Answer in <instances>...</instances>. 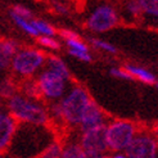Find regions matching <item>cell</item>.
Here are the masks:
<instances>
[{"instance_id": "9", "label": "cell", "mask_w": 158, "mask_h": 158, "mask_svg": "<svg viewBox=\"0 0 158 158\" xmlns=\"http://www.w3.org/2000/svg\"><path fill=\"white\" fill-rule=\"evenodd\" d=\"M59 36L63 39L67 52L71 57H73L81 62H91L93 54L90 52V46L80 37L76 31L63 28L59 31Z\"/></svg>"}, {"instance_id": "18", "label": "cell", "mask_w": 158, "mask_h": 158, "mask_svg": "<svg viewBox=\"0 0 158 158\" xmlns=\"http://www.w3.org/2000/svg\"><path fill=\"white\" fill-rule=\"evenodd\" d=\"M9 17L10 19L13 21V23L15 26H17L18 28H21L23 32H25L26 35L28 36H32V37H39L36 30L34 27V23H32V19H26V18H22V17H18V15H15L14 13H12L9 10Z\"/></svg>"}, {"instance_id": "4", "label": "cell", "mask_w": 158, "mask_h": 158, "mask_svg": "<svg viewBox=\"0 0 158 158\" xmlns=\"http://www.w3.org/2000/svg\"><path fill=\"white\" fill-rule=\"evenodd\" d=\"M139 132L138 126L129 120H112L106 125L108 152H125Z\"/></svg>"}, {"instance_id": "10", "label": "cell", "mask_w": 158, "mask_h": 158, "mask_svg": "<svg viewBox=\"0 0 158 158\" xmlns=\"http://www.w3.org/2000/svg\"><path fill=\"white\" fill-rule=\"evenodd\" d=\"M17 129V121L6 112V109L0 108V152L2 153H4L12 145Z\"/></svg>"}, {"instance_id": "24", "label": "cell", "mask_w": 158, "mask_h": 158, "mask_svg": "<svg viewBox=\"0 0 158 158\" xmlns=\"http://www.w3.org/2000/svg\"><path fill=\"white\" fill-rule=\"evenodd\" d=\"M143 14L158 19V0H140Z\"/></svg>"}, {"instance_id": "2", "label": "cell", "mask_w": 158, "mask_h": 158, "mask_svg": "<svg viewBox=\"0 0 158 158\" xmlns=\"http://www.w3.org/2000/svg\"><path fill=\"white\" fill-rule=\"evenodd\" d=\"M91 100L93 99L89 91L84 86H71L64 97L58 102L63 125H67L69 127H78L81 118Z\"/></svg>"}, {"instance_id": "23", "label": "cell", "mask_w": 158, "mask_h": 158, "mask_svg": "<svg viewBox=\"0 0 158 158\" xmlns=\"http://www.w3.org/2000/svg\"><path fill=\"white\" fill-rule=\"evenodd\" d=\"M37 43L41 46L43 49H48V50H59L62 48V44L57 37H52V36H39L37 37Z\"/></svg>"}, {"instance_id": "13", "label": "cell", "mask_w": 158, "mask_h": 158, "mask_svg": "<svg viewBox=\"0 0 158 158\" xmlns=\"http://www.w3.org/2000/svg\"><path fill=\"white\" fill-rule=\"evenodd\" d=\"M123 68L130 73L132 80H138V81H141V82L148 84V85H152V84L157 82V76L151 69H148L143 66L135 64V63H125Z\"/></svg>"}, {"instance_id": "20", "label": "cell", "mask_w": 158, "mask_h": 158, "mask_svg": "<svg viewBox=\"0 0 158 158\" xmlns=\"http://www.w3.org/2000/svg\"><path fill=\"white\" fill-rule=\"evenodd\" d=\"M60 154H62V144L59 141H52L35 158H60Z\"/></svg>"}, {"instance_id": "5", "label": "cell", "mask_w": 158, "mask_h": 158, "mask_svg": "<svg viewBox=\"0 0 158 158\" xmlns=\"http://www.w3.org/2000/svg\"><path fill=\"white\" fill-rule=\"evenodd\" d=\"M120 21H121V14L114 5L99 4L86 17L85 26L91 32L102 34L118 26Z\"/></svg>"}, {"instance_id": "29", "label": "cell", "mask_w": 158, "mask_h": 158, "mask_svg": "<svg viewBox=\"0 0 158 158\" xmlns=\"http://www.w3.org/2000/svg\"><path fill=\"white\" fill-rule=\"evenodd\" d=\"M86 158H110V154L106 153V154H99V156H90V157H86Z\"/></svg>"}, {"instance_id": "17", "label": "cell", "mask_w": 158, "mask_h": 158, "mask_svg": "<svg viewBox=\"0 0 158 158\" xmlns=\"http://www.w3.org/2000/svg\"><path fill=\"white\" fill-rule=\"evenodd\" d=\"M82 148L80 147L77 140H68L62 144V154L60 158H86Z\"/></svg>"}, {"instance_id": "31", "label": "cell", "mask_w": 158, "mask_h": 158, "mask_svg": "<svg viewBox=\"0 0 158 158\" xmlns=\"http://www.w3.org/2000/svg\"><path fill=\"white\" fill-rule=\"evenodd\" d=\"M0 158H5V156H4V153H2V152H0Z\"/></svg>"}, {"instance_id": "12", "label": "cell", "mask_w": 158, "mask_h": 158, "mask_svg": "<svg viewBox=\"0 0 158 158\" xmlns=\"http://www.w3.org/2000/svg\"><path fill=\"white\" fill-rule=\"evenodd\" d=\"M19 49L21 45L14 39H2L0 40V72H4L10 68L12 59Z\"/></svg>"}, {"instance_id": "25", "label": "cell", "mask_w": 158, "mask_h": 158, "mask_svg": "<svg viewBox=\"0 0 158 158\" xmlns=\"http://www.w3.org/2000/svg\"><path fill=\"white\" fill-rule=\"evenodd\" d=\"M9 10L12 13H14L15 15H18V17L26 18V19H34L32 10H31L28 6L23 5V4H14L12 8H9Z\"/></svg>"}, {"instance_id": "1", "label": "cell", "mask_w": 158, "mask_h": 158, "mask_svg": "<svg viewBox=\"0 0 158 158\" xmlns=\"http://www.w3.org/2000/svg\"><path fill=\"white\" fill-rule=\"evenodd\" d=\"M5 109L15 121L23 125L45 126L49 122V112L41 100L30 99L21 93L5 102Z\"/></svg>"}, {"instance_id": "7", "label": "cell", "mask_w": 158, "mask_h": 158, "mask_svg": "<svg viewBox=\"0 0 158 158\" xmlns=\"http://www.w3.org/2000/svg\"><path fill=\"white\" fill-rule=\"evenodd\" d=\"M77 141L88 157L108 153V147L106 141V126L80 131Z\"/></svg>"}, {"instance_id": "16", "label": "cell", "mask_w": 158, "mask_h": 158, "mask_svg": "<svg viewBox=\"0 0 158 158\" xmlns=\"http://www.w3.org/2000/svg\"><path fill=\"white\" fill-rule=\"evenodd\" d=\"M19 93L30 99L41 100V94H40V89H39V85L36 82V78L22 80L19 82Z\"/></svg>"}, {"instance_id": "19", "label": "cell", "mask_w": 158, "mask_h": 158, "mask_svg": "<svg viewBox=\"0 0 158 158\" xmlns=\"http://www.w3.org/2000/svg\"><path fill=\"white\" fill-rule=\"evenodd\" d=\"M32 23H34V27H35L39 36H52V37H54L55 35H57V30H55V27L48 21H45L43 18H34Z\"/></svg>"}, {"instance_id": "8", "label": "cell", "mask_w": 158, "mask_h": 158, "mask_svg": "<svg viewBox=\"0 0 158 158\" xmlns=\"http://www.w3.org/2000/svg\"><path fill=\"white\" fill-rule=\"evenodd\" d=\"M125 153L129 158H158V140L152 132L139 131Z\"/></svg>"}, {"instance_id": "15", "label": "cell", "mask_w": 158, "mask_h": 158, "mask_svg": "<svg viewBox=\"0 0 158 158\" xmlns=\"http://www.w3.org/2000/svg\"><path fill=\"white\" fill-rule=\"evenodd\" d=\"M19 93V84L14 77H3L0 80V100H9Z\"/></svg>"}, {"instance_id": "11", "label": "cell", "mask_w": 158, "mask_h": 158, "mask_svg": "<svg viewBox=\"0 0 158 158\" xmlns=\"http://www.w3.org/2000/svg\"><path fill=\"white\" fill-rule=\"evenodd\" d=\"M107 122L108 121H107V116L104 113V110L99 107V104L95 100H91L81 118L78 130L85 131V130L95 129V127H99V126H106Z\"/></svg>"}, {"instance_id": "26", "label": "cell", "mask_w": 158, "mask_h": 158, "mask_svg": "<svg viewBox=\"0 0 158 158\" xmlns=\"http://www.w3.org/2000/svg\"><path fill=\"white\" fill-rule=\"evenodd\" d=\"M109 75L112 77L120 78V80H126V81H131L132 80V77L130 76V73L123 67H112L109 69Z\"/></svg>"}, {"instance_id": "28", "label": "cell", "mask_w": 158, "mask_h": 158, "mask_svg": "<svg viewBox=\"0 0 158 158\" xmlns=\"http://www.w3.org/2000/svg\"><path fill=\"white\" fill-rule=\"evenodd\" d=\"M110 158H129L127 156H126L125 152H118V153H113L110 154Z\"/></svg>"}, {"instance_id": "21", "label": "cell", "mask_w": 158, "mask_h": 158, "mask_svg": "<svg viewBox=\"0 0 158 158\" xmlns=\"http://www.w3.org/2000/svg\"><path fill=\"white\" fill-rule=\"evenodd\" d=\"M90 44L91 46H94L95 49L107 53V54H117V48L107 40H103V39H99V37H90Z\"/></svg>"}, {"instance_id": "3", "label": "cell", "mask_w": 158, "mask_h": 158, "mask_svg": "<svg viewBox=\"0 0 158 158\" xmlns=\"http://www.w3.org/2000/svg\"><path fill=\"white\" fill-rule=\"evenodd\" d=\"M46 55L41 49L35 46H21V49L12 59L10 69L15 77L27 80L34 78V76L45 68Z\"/></svg>"}, {"instance_id": "27", "label": "cell", "mask_w": 158, "mask_h": 158, "mask_svg": "<svg viewBox=\"0 0 158 158\" xmlns=\"http://www.w3.org/2000/svg\"><path fill=\"white\" fill-rule=\"evenodd\" d=\"M50 8H52V10L58 15H67L71 10L69 5L63 2H53V3H50Z\"/></svg>"}, {"instance_id": "6", "label": "cell", "mask_w": 158, "mask_h": 158, "mask_svg": "<svg viewBox=\"0 0 158 158\" xmlns=\"http://www.w3.org/2000/svg\"><path fill=\"white\" fill-rule=\"evenodd\" d=\"M35 78L39 85V89H40L41 99H45L46 102H50V103L59 102L69 89L68 88L69 81L62 78L60 76L52 72L48 68L41 69Z\"/></svg>"}, {"instance_id": "22", "label": "cell", "mask_w": 158, "mask_h": 158, "mask_svg": "<svg viewBox=\"0 0 158 158\" xmlns=\"http://www.w3.org/2000/svg\"><path fill=\"white\" fill-rule=\"evenodd\" d=\"M123 12L126 15H129L131 18H139L140 15H143L140 0H130V2H126L123 4Z\"/></svg>"}, {"instance_id": "14", "label": "cell", "mask_w": 158, "mask_h": 158, "mask_svg": "<svg viewBox=\"0 0 158 158\" xmlns=\"http://www.w3.org/2000/svg\"><path fill=\"white\" fill-rule=\"evenodd\" d=\"M45 68H48L52 72L57 73L58 76H60L62 78L69 81L71 80V72H69V68L66 64V62L63 60L58 55H48L46 57V63H45Z\"/></svg>"}, {"instance_id": "33", "label": "cell", "mask_w": 158, "mask_h": 158, "mask_svg": "<svg viewBox=\"0 0 158 158\" xmlns=\"http://www.w3.org/2000/svg\"><path fill=\"white\" fill-rule=\"evenodd\" d=\"M0 108H2V103H0Z\"/></svg>"}, {"instance_id": "32", "label": "cell", "mask_w": 158, "mask_h": 158, "mask_svg": "<svg viewBox=\"0 0 158 158\" xmlns=\"http://www.w3.org/2000/svg\"><path fill=\"white\" fill-rule=\"evenodd\" d=\"M156 88H157V89H158V81H157V82H156Z\"/></svg>"}, {"instance_id": "30", "label": "cell", "mask_w": 158, "mask_h": 158, "mask_svg": "<svg viewBox=\"0 0 158 158\" xmlns=\"http://www.w3.org/2000/svg\"><path fill=\"white\" fill-rule=\"evenodd\" d=\"M152 134H153V136L158 140V126H156V127L153 129V131H152Z\"/></svg>"}]
</instances>
